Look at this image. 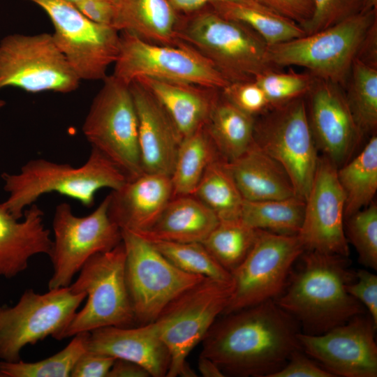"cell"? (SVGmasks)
I'll list each match as a JSON object with an SVG mask.
<instances>
[{
  "label": "cell",
  "mask_w": 377,
  "mask_h": 377,
  "mask_svg": "<svg viewBox=\"0 0 377 377\" xmlns=\"http://www.w3.org/2000/svg\"><path fill=\"white\" fill-rule=\"evenodd\" d=\"M223 315L202 339L200 355L225 376L269 377L302 349L298 323L274 300Z\"/></svg>",
  "instance_id": "6da1fadb"
},
{
  "label": "cell",
  "mask_w": 377,
  "mask_h": 377,
  "mask_svg": "<svg viewBox=\"0 0 377 377\" xmlns=\"http://www.w3.org/2000/svg\"><path fill=\"white\" fill-rule=\"evenodd\" d=\"M301 257L299 269L274 300L301 324L303 333L320 334L364 313L346 290L356 279L348 257L317 251H304Z\"/></svg>",
  "instance_id": "7a4b0ae2"
},
{
  "label": "cell",
  "mask_w": 377,
  "mask_h": 377,
  "mask_svg": "<svg viewBox=\"0 0 377 377\" xmlns=\"http://www.w3.org/2000/svg\"><path fill=\"white\" fill-rule=\"evenodd\" d=\"M1 178L9 193L2 204L17 219L45 194L57 193L91 207L98 191L117 190L128 180L114 163L92 147L87 161L79 167L37 158L25 163L19 173L3 172Z\"/></svg>",
  "instance_id": "3957f363"
},
{
  "label": "cell",
  "mask_w": 377,
  "mask_h": 377,
  "mask_svg": "<svg viewBox=\"0 0 377 377\" xmlns=\"http://www.w3.org/2000/svg\"><path fill=\"white\" fill-rule=\"evenodd\" d=\"M177 36L204 57L229 82L255 80L278 70L267 59L268 45L248 25L226 18L210 5L181 15Z\"/></svg>",
  "instance_id": "277c9868"
},
{
  "label": "cell",
  "mask_w": 377,
  "mask_h": 377,
  "mask_svg": "<svg viewBox=\"0 0 377 377\" xmlns=\"http://www.w3.org/2000/svg\"><path fill=\"white\" fill-rule=\"evenodd\" d=\"M376 20L377 10L361 13L317 32L268 46L267 59L277 68L303 67L316 78L343 85Z\"/></svg>",
  "instance_id": "5b68a950"
},
{
  "label": "cell",
  "mask_w": 377,
  "mask_h": 377,
  "mask_svg": "<svg viewBox=\"0 0 377 377\" xmlns=\"http://www.w3.org/2000/svg\"><path fill=\"white\" fill-rule=\"evenodd\" d=\"M232 292V281L205 277L163 309L154 323L170 355L166 377L196 376L186 358L223 314Z\"/></svg>",
  "instance_id": "8992f818"
},
{
  "label": "cell",
  "mask_w": 377,
  "mask_h": 377,
  "mask_svg": "<svg viewBox=\"0 0 377 377\" xmlns=\"http://www.w3.org/2000/svg\"><path fill=\"white\" fill-rule=\"evenodd\" d=\"M125 259L121 241L86 261L69 288L74 293H84L87 302L76 311L61 340L105 327H128L135 322L126 283Z\"/></svg>",
  "instance_id": "52a82bcc"
},
{
  "label": "cell",
  "mask_w": 377,
  "mask_h": 377,
  "mask_svg": "<svg viewBox=\"0 0 377 377\" xmlns=\"http://www.w3.org/2000/svg\"><path fill=\"white\" fill-rule=\"evenodd\" d=\"M94 98L82 125L86 139L114 163L128 179L143 174L138 143V121L127 84L107 75Z\"/></svg>",
  "instance_id": "ba28073f"
},
{
  "label": "cell",
  "mask_w": 377,
  "mask_h": 377,
  "mask_svg": "<svg viewBox=\"0 0 377 377\" xmlns=\"http://www.w3.org/2000/svg\"><path fill=\"white\" fill-rule=\"evenodd\" d=\"M258 116L253 142L282 166L296 195L305 201L319 159L305 97L269 108Z\"/></svg>",
  "instance_id": "9c48e42d"
},
{
  "label": "cell",
  "mask_w": 377,
  "mask_h": 377,
  "mask_svg": "<svg viewBox=\"0 0 377 377\" xmlns=\"http://www.w3.org/2000/svg\"><path fill=\"white\" fill-rule=\"evenodd\" d=\"M121 230L126 283L135 322H154L172 300L205 276L179 269L145 237Z\"/></svg>",
  "instance_id": "30bf717a"
},
{
  "label": "cell",
  "mask_w": 377,
  "mask_h": 377,
  "mask_svg": "<svg viewBox=\"0 0 377 377\" xmlns=\"http://www.w3.org/2000/svg\"><path fill=\"white\" fill-rule=\"evenodd\" d=\"M85 298L84 293H74L69 286L44 294L28 289L14 306L0 305V359L17 362L25 346L49 336L60 341Z\"/></svg>",
  "instance_id": "8fae6325"
},
{
  "label": "cell",
  "mask_w": 377,
  "mask_h": 377,
  "mask_svg": "<svg viewBox=\"0 0 377 377\" xmlns=\"http://www.w3.org/2000/svg\"><path fill=\"white\" fill-rule=\"evenodd\" d=\"M80 81L52 34H13L0 40V90L13 87L66 94L76 90Z\"/></svg>",
  "instance_id": "7c38bea8"
},
{
  "label": "cell",
  "mask_w": 377,
  "mask_h": 377,
  "mask_svg": "<svg viewBox=\"0 0 377 377\" xmlns=\"http://www.w3.org/2000/svg\"><path fill=\"white\" fill-rule=\"evenodd\" d=\"M108 203L107 195L84 216L75 215L67 202L57 205L52 221L54 239L49 256L53 268L49 289L69 286L89 258L121 242V230L109 216Z\"/></svg>",
  "instance_id": "4fadbf2b"
},
{
  "label": "cell",
  "mask_w": 377,
  "mask_h": 377,
  "mask_svg": "<svg viewBox=\"0 0 377 377\" xmlns=\"http://www.w3.org/2000/svg\"><path fill=\"white\" fill-rule=\"evenodd\" d=\"M40 7L50 17L54 41L80 80H98L116 61L120 32L94 22L66 0H26Z\"/></svg>",
  "instance_id": "5bb4252c"
},
{
  "label": "cell",
  "mask_w": 377,
  "mask_h": 377,
  "mask_svg": "<svg viewBox=\"0 0 377 377\" xmlns=\"http://www.w3.org/2000/svg\"><path fill=\"white\" fill-rule=\"evenodd\" d=\"M304 251L297 235L259 230L250 253L231 274L233 292L223 314L276 299L287 285L295 262Z\"/></svg>",
  "instance_id": "9a60e30c"
},
{
  "label": "cell",
  "mask_w": 377,
  "mask_h": 377,
  "mask_svg": "<svg viewBox=\"0 0 377 377\" xmlns=\"http://www.w3.org/2000/svg\"><path fill=\"white\" fill-rule=\"evenodd\" d=\"M116 77L129 84L141 77L191 82L223 89L230 82L204 57L188 45H161L120 32L114 64Z\"/></svg>",
  "instance_id": "2e32d148"
},
{
  "label": "cell",
  "mask_w": 377,
  "mask_h": 377,
  "mask_svg": "<svg viewBox=\"0 0 377 377\" xmlns=\"http://www.w3.org/2000/svg\"><path fill=\"white\" fill-rule=\"evenodd\" d=\"M376 325L363 313L320 334L298 332L302 348L334 376L376 377Z\"/></svg>",
  "instance_id": "e0dca14e"
},
{
  "label": "cell",
  "mask_w": 377,
  "mask_h": 377,
  "mask_svg": "<svg viewBox=\"0 0 377 377\" xmlns=\"http://www.w3.org/2000/svg\"><path fill=\"white\" fill-rule=\"evenodd\" d=\"M344 207L345 197L337 178V167L322 156L305 199L304 219L297 233L305 251L348 257Z\"/></svg>",
  "instance_id": "ac0fdd59"
},
{
  "label": "cell",
  "mask_w": 377,
  "mask_h": 377,
  "mask_svg": "<svg viewBox=\"0 0 377 377\" xmlns=\"http://www.w3.org/2000/svg\"><path fill=\"white\" fill-rule=\"evenodd\" d=\"M305 97L309 126L318 150L337 168L348 161L363 137L341 86L316 80Z\"/></svg>",
  "instance_id": "d6986e66"
},
{
  "label": "cell",
  "mask_w": 377,
  "mask_h": 377,
  "mask_svg": "<svg viewBox=\"0 0 377 377\" xmlns=\"http://www.w3.org/2000/svg\"><path fill=\"white\" fill-rule=\"evenodd\" d=\"M138 121V143L144 173L171 175L182 138L154 95L139 81L129 84Z\"/></svg>",
  "instance_id": "ffe728a7"
},
{
  "label": "cell",
  "mask_w": 377,
  "mask_h": 377,
  "mask_svg": "<svg viewBox=\"0 0 377 377\" xmlns=\"http://www.w3.org/2000/svg\"><path fill=\"white\" fill-rule=\"evenodd\" d=\"M108 195L111 220L121 230L141 234L154 224L173 197V191L170 176L143 173Z\"/></svg>",
  "instance_id": "44dd1931"
},
{
  "label": "cell",
  "mask_w": 377,
  "mask_h": 377,
  "mask_svg": "<svg viewBox=\"0 0 377 377\" xmlns=\"http://www.w3.org/2000/svg\"><path fill=\"white\" fill-rule=\"evenodd\" d=\"M87 350L135 362L152 377L166 376L170 364L169 350L154 322L137 327L109 326L89 333Z\"/></svg>",
  "instance_id": "7402d4cb"
},
{
  "label": "cell",
  "mask_w": 377,
  "mask_h": 377,
  "mask_svg": "<svg viewBox=\"0 0 377 377\" xmlns=\"http://www.w3.org/2000/svg\"><path fill=\"white\" fill-rule=\"evenodd\" d=\"M43 216V210L34 203L19 221L0 203V276H17L27 268L35 255L50 256L52 239Z\"/></svg>",
  "instance_id": "603a6c76"
},
{
  "label": "cell",
  "mask_w": 377,
  "mask_h": 377,
  "mask_svg": "<svg viewBox=\"0 0 377 377\" xmlns=\"http://www.w3.org/2000/svg\"><path fill=\"white\" fill-rule=\"evenodd\" d=\"M135 80L161 103L182 139L205 126L221 91L219 89L186 82L149 77Z\"/></svg>",
  "instance_id": "cb8c5ba5"
},
{
  "label": "cell",
  "mask_w": 377,
  "mask_h": 377,
  "mask_svg": "<svg viewBox=\"0 0 377 377\" xmlns=\"http://www.w3.org/2000/svg\"><path fill=\"white\" fill-rule=\"evenodd\" d=\"M112 27L145 42L179 45L181 14L168 0H116Z\"/></svg>",
  "instance_id": "d4e9b609"
},
{
  "label": "cell",
  "mask_w": 377,
  "mask_h": 377,
  "mask_svg": "<svg viewBox=\"0 0 377 377\" xmlns=\"http://www.w3.org/2000/svg\"><path fill=\"white\" fill-rule=\"evenodd\" d=\"M226 165L246 200L297 196L285 170L254 142L242 155L226 161Z\"/></svg>",
  "instance_id": "484cf974"
},
{
  "label": "cell",
  "mask_w": 377,
  "mask_h": 377,
  "mask_svg": "<svg viewBox=\"0 0 377 377\" xmlns=\"http://www.w3.org/2000/svg\"><path fill=\"white\" fill-rule=\"evenodd\" d=\"M219 222L194 195H179L170 199L148 231L139 235L147 239L202 243Z\"/></svg>",
  "instance_id": "4316f807"
},
{
  "label": "cell",
  "mask_w": 377,
  "mask_h": 377,
  "mask_svg": "<svg viewBox=\"0 0 377 377\" xmlns=\"http://www.w3.org/2000/svg\"><path fill=\"white\" fill-rule=\"evenodd\" d=\"M255 119L229 102L221 91L205 126L224 161L234 160L253 143Z\"/></svg>",
  "instance_id": "83f0119b"
},
{
  "label": "cell",
  "mask_w": 377,
  "mask_h": 377,
  "mask_svg": "<svg viewBox=\"0 0 377 377\" xmlns=\"http://www.w3.org/2000/svg\"><path fill=\"white\" fill-rule=\"evenodd\" d=\"M345 197L344 219L372 202L377 191V136L372 134L360 153L337 168Z\"/></svg>",
  "instance_id": "f1b7e54d"
},
{
  "label": "cell",
  "mask_w": 377,
  "mask_h": 377,
  "mask_svg": "<svg viewBox=\"0 0 377 377\" xmlns=\"http://www.w3.org/2000/svg\"><path fill=\"white\" fill-rule=\"evenodd\" d=\"M210 5L222 16L241 22L257 32L268 46L305 35L302 27L256 1H220Z\"/></svg>",
  "instance_id": "f546056e"
},
{
  "label": "cell",
  "mask_w": 377,
  "mask_h": 377,
  "mask_svg": "<svg viewBox=\"0 0 377 377\" xmlns=\"http://www.w3.org/2000/svg\"><path fill=\"white\" fill-rule=\"evenodd\" d=\"M218 158H222L205 126L184 138L170 175L173 197L193 195L208 165Z\"/></svg>",
  "instance_id": "4dcf8cb0"
},
{
  "label": "cell",
  "mask_w": 377,
  "mask_h": 377,
  "mask_svg": "<svg viewBox=\"0 0 377 377\" xmlns=\"http://www.w3.org/2000/svg\"><path fill=\"white\" fill-rule=\"evenodd\" d=\"M305 201L297 196L260 201L244 200L240 219L255 229L282 235H297Z\"/></svg>",
  "instance_id": "1f68e13d"
},
{
  "label": "cell",
  "mask_w": 377,
  "mask_h": 377,
  "mask_svg": "<svg viewBox=\"0 0 377 377\" xmlns=\"http://www.w3.org/2000/svg\"><path fill=\"white\" fill-rule=\"evenodd\" d=\"M193 195L209 207L219 220L240 218L244 199L226 161L221 158L208 165Z\"/></svg>",
  "instance_id": "d6a6232c"
},
{
  "label": "cell",
  "mask_w": 377,
  "mask_h": 377,
  "mask_svg": "<svg viewBox=\"0 0 377 377\" xmlns=\"http://www.w3.org/2000/svg\"><path fill=\"white\" fill-rule=\"evenodd\" d=\"M259 232L240 218L219 220L202 243L212 257L232 274L252 249Z\"/></svg>",
  "instance_id": "836d02e7"
},
{
  "label": "cell",
  "mask_w": 377,
  "mask_h": 377,
  "mask_svg": "<svg viewBox=\"0 0 377 377\" xmlns=\"http://www.w3.org/2000/svg\"><path fill=\"white\" fill-rule=\"evenodd\" d=\"M346 98L362 136L377 127V68L355 59Z\"/></svg>",
  "instance_id": "e575fe53"
},
{
  "label": "cell",
  "mask_w": 377,
  "mask_h": 377,
  "mask_svg": "<svg viewBox=\"0 0 377 377\" xmlns=\"http://www.w3.org/2000/svg\"><path fill=\"white\" fill-rule=\"evenodd\" d=\"M89 332L73 336L71 341L61 350L42 360L27 362H0L1 377H68L80 358L87 350Z\"/></svg>",
  "instance_id": "d590c367"
},
{
  "label": "cell",
  "mask_w": 377,
  "mask_h": 377,
  "mask_svg": "<svg viewBox=\"0 0 377 377\" xmlns=\"http://www.w3.org/2000/svg\"><path fill=\"white\" fill-rule=\"evenodd\" d=\"M147 240L171 263L185 272L218 280L232 281L231 274L218 263L200 242Z\"/></svg>",
  "instance_id": "8d00e7d4"
},
{
  "label": "cell",
  "mask_w": 377,
  "mask_h": 377,
  "mask_svg": "<svg viewBox=\"0 0 377 377\" xmlns=\"http://www.w3.org/2000/svg\"><path fill=\"white\" fill-rule=\"evenodd\" d=\"M315 80L316 77L309 72H283L280 69L265 71L255 79L264 91L269 108L305 97Z\"/></svg>",
  "instance_id": "74e56055"
},
{
  "label": "cell",
  "mask_w": 377,
  "mask_h": 377,
  "mask_svg": "<svg viewBox=\"0 0 377 377\" xmlns=\"http://www.w3.org/2000/svg\"><path fill=\"white\" fill-rule=\"evenodd\" d=\"M345 234L355 248L359 261L377 269V206L371 202L347 219Z\"/></svg>",
  "instance_id": "f35d334b"
},
{
  "label": "cell",
  "mask_w": 377,
  "mask_h": 377,
  "mask_svg": "<svg viewBox=\"0 0 377 377\" xmlns=\"http://www.w3.org/2000/svg\"><path fill=\"white\" fill-rule=\"evenodd\" d=\"M311 20L302 27L311 34L363 13L364 0H313Z\"/></svg>",
  "instance_id": "ab89813d"
},
{
  "label": "cell",
  "mask_w": 377,
  "mask_h": 377,
  "mask_svg": "<svg viewBox=\"0 0 377 377\" xmlns=\"http://www.w3.org/2000/svg\"><path fill=\"white\" fill-rule=\"evenodd\" d=\"M221 94L242 111L258 116L269 108L267 98L255 80L230 82Z\"/></svg>",
  "instance_id": "60d3db41"
},
{
  "label": "cell",
  "mask_w": 377,
  "mask_h": 377,
  "mask_svg": "<svg viewBox=\"0 0 377 377\" xmlns=\"http://www.w3.org/2000/svg\"><path fill=\"white\" fill-rule=\"evenodd\" d=\"M355 280L348 284V293L364 304L377 325V276L366 269H360Z\"/></svg>",
  "instance_id": "b9f144b4"
},
{
  "label": "cell",
  "mask_w": 377,
  "mask_h": 377,
  "mask_svg": "<svg viewBox=\"0 0 377 377\" xmlns=\"http://www.w3.org/2000/svg\"><path fill=\"white\" fill-rule=\"evenodd\" d=\"M274 13L303 27L311 18L313 0H255Z\"/></svg>",
  "instance_id": "7bdbcfd3"
},
{
  "label": "cell",
  "mask_w": 377,
  "mask_h": 377,
  "mask_svg": "<svg viewBox=\"0 0 377 377\" xmlns=\"http://www.w3.org/2000/svg\"><path fill=\"white\" fill-rule=\"evenodd\" d=\"M301 351H295L285 365L269 377H334Z\"/></svg>",
  "instance_id": "ee69618b"
},
{
  "label": "cell",
  "mask_w": 377,
  "mask_h": 377,
  "mask_svg": "<svg viewBox=\"0 0 377 377\" xmlns=\"http://www.w3.org/2000/svg\"><path fill=\"white\" fill-rule=\"evenodd\" d=\"M115 358L86 350L75 363L71 377H107Z\"/></svg>",
  "instance_id": "f6af8a7d"
},
{
  "label": "cell",
  "mask_w": 377,
  "mask_h": 377,
  "mask_svg": "<svg viewBox=\"0 0 377 377\" xmlns=\"http://www.w3.org/2000/svg\"><path fill=\"white\" fill-rule=\"evenodd\" d=\"M74 5L94 22L112 27L114 14V3L101 0H81Z\"/></svg>",
  "instance_id": "bcb514c9"
},
{
  "label": "cell",
  "mask_w": 377,
  "mask_h": 377,
  "mask_svg": "<svg viewBox=\"0 0 377 377\" xmlns=\"http://www.w3.org/2000/svg\"><path fill=\"white\" fill-rule=\"evenodd\" d=\"M355 59L377 68V20L369 29Z\"/></svg>",
  "instance_id": "7dc6e473"
},
{
  "label": "cell",
  "mask_w": 377,
  "mask_h": 377,
  "mask_svg": "<svg viewBox=\"0 0 377 377\" xmlns=\"http://www.w3.org/2000/svg\"><path fill=\"white\" fill-rule=\"evenodd\" d=\"M142 366L122 359H115L107 377H149Z\"/></svg>",
  "instance_id": "c3c4849f"
},
{
  "label": "cell",
  "mask_w": 377,
  "mask_h": 377,
  "mask_svg": "<svg viewBox=\"0 0 377 377\" xmlns=\"http://www.w3.org/2000/svg\"><path fill=\"white\" fill-rule=\"evenodd\" d=\"M181 15H186L196 11L212 2L220 1H250L253 0H168Z\"/></svg>",
  "instance_id": "681fc988"
},
{
  "label": "cell",
  "mask_w": 377,
  "mask_h": 377,
  "mask_svg": "<svg viewBox=\"0 0 377 377\" xmlns=\"http://www.w3.org/2000/svg\"><path fill=\"white\" fill-rule=\"evenodd\" d=\"M198 367L200 374L204 377L225 376L217 365L207 357L200 355Z\"/></svg>",
  "instance_id": "f907efd6"
},
{
  "label": "cell",
  "mask_w": 377,
  "mask_h": 377,
  "mask_svg": "<svg viewBox=\"0 0 377 377\" xmlns=\"http://www.w3.org/2000/svg\"><path fill=\"white\" fill-rule=\"evenodd\" d=\"M377 10V0H364V12Z\"/></svg>",
  "instance_id": "816d5d0a"
},
{
  "label": "cell",
  "mask_w": 377,
  "mask_h": 377,
  "mask_svg": "<svg viewBox=\"0 0 377 377\" xmlns=\"http://www.w3.org/2000/svg\"><path fill=\"white\" fill-rule=\"evenodd\" d=\"M6 105V102L3 100L0 99V109Z\"/></svg>",
  "instance_id": "f5cc1de1"
},
{
  "label": "cell",
  "mask_w": 377,
  "mask_h": 377,
  "mask_svg": "<svg viewBox=\"0 0 377 377\" xmlns=\"http://www.w3.org/2000/svg\"><path fill=\"white\" fill-rule=\"evenodd\" d=\"M66 1H69V2L75 4V3H76L77 2H78V1H80L81 0H66Z\"/></svg>",
  "instance_id": "db71d44e"
},
{
  "label": "cell",
  "mask_w": 377,
  "mask_h": 377,
  "mask_svg": "<svg viewBox=\"0 0 377 377\" xmlns=\"http://www.w3.org/2000/svg\"><path fill=\"white\" fill-rule=\"evenodd\" d=\"M101 1H106L112 3H114L116 0H101Z\"/></svg>",
  "instance_id": "11a10c76"
},
{
  "label": "cell",
  "mask_w": 377,
  "mask_h": 377,
  "mask_svg": "<svg viewBox=\"0 0 377 377\" xmlns=\"http://www.w3.org/2000/svg\"><path fill=\"white\" fill-rule=\"evenodd\" d=\"M0 377H1V374H0Z\"/></svg>",
  "instance_id": "9f6ffc18"
}]
</instances>
